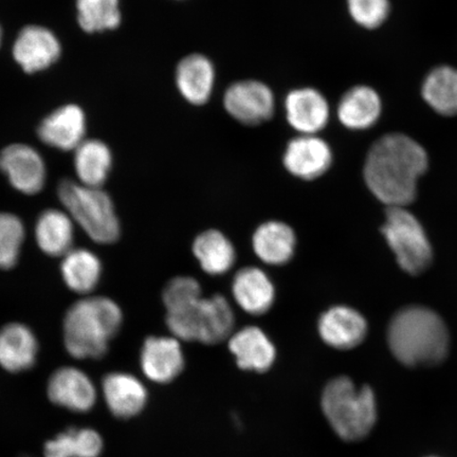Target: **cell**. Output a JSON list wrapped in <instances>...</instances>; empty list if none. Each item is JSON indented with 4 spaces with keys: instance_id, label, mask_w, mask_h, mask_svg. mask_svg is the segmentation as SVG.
I'll use <instances>...</instances> for the list:
<instances>
[{
    "instance_id": "18",
    "label": "cell",
    "mask_w": 457,
    "mask_h": 457,
    "mask_svg": "<svg viewBox=\"0 0 457 457\" xmlns=\"http://www.w3.org/2000/svg\"><path fill=\"white\" fill-rule=\"evenodd\" d=\"M38 345L32 330L21 323L0 329V365L11 373H20L36 363Z\"/></svg>"
},
{
    "instance_id": "30",
    "label": "cell",
    "mask_w": 457,
    "mask_h": 457,
    "mask_svg": "<svg viewBox=\"0 0 457 457\" xmlns=\"http://www.w3.org/2000/svg\"><path fill=\"white\" fill-rule=\"evenodd\" d=\"M78 21L87 33L114 30L121 25L120 0H77Z\"/></svg>"
},
{
    "instance_id": "1",
    "label": "cell",
    "mask_w": 457,
    "mask_h": 457,
    "mask_svg": "<svg viewBox=\"0 0 457 457\" xmlns=\"http://www.w3.org/2000/svg\"><path fill=\"white\" fill-rule=\"evenodd\" d=\"M425 148L410 137L391 134L377 140L364 164L370 192L387 208H405L416 198L417 182L428 170Z\"/></svg>"
},
{
    "instance_id": "25",
    "label": "cell",
    "mask_w": 457,
    "mask_h": 457,
    "mask_svg": "<svg viewBox=\"0 0 457 457\" xmlns=\"http://www.w3.org/2000/svg\"><path fill=\"white\" fill-rule=\"evenodd\" d=\"M112 165V151L101 140H85L74 151V169L79 184L84 186L102 187L107 180Z\"/></svg>"
},
{
    "instance_id": "33",
    "label": "cell",
    "mask_w": 457,
    "mask_h": 457,
    "mask_svg": "<svg viewBox=\"0 0 457 457\" xmlns=\"http://www.w3.org/2000/svg\"><path fill=\"white\" fill-rule=\"evenodd\" d=\"M2 41H3V32H2V28H0V46H2Z\"/></svg>"
},
{
    "instance_id": "14",
    "label": "cell",
    "mask_w": 457,
    "mask_h": 457,
    "mask_svg": "<svg viewBox=\"0 0 457 457\" xmlns=\"http://www.w3.org/2000/svg\"><path fill=\"white\" fill-rule=\"evenodd\" d=\"M140 362L143 373L157 384L173 381L185 367L180 343L170 337L147 338L142 347Z\"/></svg>"
},
{
    "instance_id": "13",
    "label": "cell",
    "mask_w": 457,
    "mask_h": 457,
    "mask_svg": "<svg viewBox=\"0 0 457 457\" xmlns=\"http://www.w3.org/2000/svg\"><path fill=\"white\" fill-rule=\"evenodd\" d=\"M286 119L301 135H316L327 127L329 105L317 89L306 87L290 91L285 100Z\"/></svg>"
},
{
    "instance_id": "2",
    "label": "cell",
    "mask_w": 457,
    "mask_h": 457,
    "mask_svg": "<svg viewBox=\"0 0 457 457\" xmlns=\"http://www.w3.org/2000/svg\"><path fill=\"white\" fill-rule=\"evenodd\" d=\"M393 355L410 368L442 363L449 352V333L443 319L428 308H403L393 317L387 330Z\"/></svg>"
},
{
    "instance_id": "8",
    "label": "cell",
    "mask_w": 457,
    "mask_h": 457,
    "mask_svg": "<svg viewBox=\"0 0 457 457\" xmlns=\"http://www.w3.org/2000/svg\"><path fill=\"white\" fill-rule=\"evenodd\" d=\"M226 112L244 125L255 127L270 121L276 99L268 86L255 79H244L228 86L224 96Z\"/></svg>"
},
{
    "instance_id": "23",
    "label": "cell",
    "mask_w": 457,
    "mask_h": 457,
    "mask_svg": "<svg viewBox=\"0 0 457 457\" xmlns=\"http://www.w3.org/2000/svg\"><path fill=\"white\" fill-rule=\"evenodd\" d=\"M295 236L289 226L279 221H268L257 228L253 249L266 264L283 265L295 253Z\"/></svg>"
},
{
    "instance_id": "12",
    "label": "cell",
    "mask_w": 457,
    "mask_h": 457,
    "mask_svg": "<svg viewBox=\"0 0 457 457\" xmlns=\"http://www.w3.org/2000/svg\"><path fill=\"white\" fill-rule=\"evenodd\" d=\"M46 145L61 151H76L85 141L86 116L81 107L67 104L48 114L37 129Z\"/></svg>"
},
{
    "instance_id": "17",
    "label": "cell",
    "mask_w": 457,
    "mask_h": 457,
    "mask_svg": "<svg viewBox=\"0 0 457 457\" xmlns=\"http://www.w3.org/2000/svg\"><path fill=\"white\" fill-rule=\"evenodd\" d=\"M215 68L207 56L194 54L184 57L176 68V85L185 100L204 105L213 94Z\"/></svg>"
},
{
    "instance_id": "9",
    "label": "cell",
    "mask_w": 457,
    "mask_h": 457,
    "mask_svg": "<svg viewBox=\"0 0 457 457\" xmlns=\"http://www.w3.org/2000/svg\"><path fill=\"white\" fill-rule=\"evenodd\" d=\"M0 170L11 186L26 195L41 192L47 174L42 156L24 143H14L0 152Z\"/></svg>"
},
{
    "instance_id": "7",
    "label": "cell",
    "mask_w": 457,
    "mask_h": 457,
    "mask_svg": "<svg viewBox=\"0 0 457 457\" xmlns=\"http://www.w3.org/2000/svg\"><path fill=\"white\" fill-rule=\"evenodd\" d=\"M382 233L405 272L417 276L431 265L433 253L424 228L404 208H387Z\"/></svg>"
},
{
    "instance_id": "3",
    "label": "cell",
    "mask_w": 457,
    "mask_h": 457,
    "mask_svg": "<svg viewBox=\"0 0 457 457\" xmlns=\"http://www.w3.org/2000/svg\"><path fill=\"white\" fill-rule=\"evenodd\" d=\"M122 321L121 308L105 296H90L74 303L64 319L67 352L77 359L105 356L108 345L119 333Z\"/></svg>"
},
{
    "instance_id": "29",
    "label": "cell",
    "mask_w": 457,
    "mask_h": 457,
    "mask_svg": "<svg viewBox=\"0 0 457 457\" xmlns=\"http://www.w3.org/2000/svg\"><path fill=\"white\" fill-rule=\"evenodd\" d=\"M103 442L91 428H79L59 434L45 445L46 457H98Z\"/></svg>"
},
{
    "instance_id": "15",
    "label": "cell",
    "mask_w": 457,
    "mask_h": 457,
    "mask_svg": "<svg viewBox=\"0 0 457 457\" xmlns=\"http://www.w3.org/2000/svg\"><path fill=\"white\" fill-rule=\"evenodd\" d=\"M51 402L74 412H87L94 407L96 393L93 382L82 370L74 368L57 370L48 385Z\"/></svg>"
},
{
    "instance_id": "31",
    "label": "cell",
    "mask_w": 457,
    "mask_h": 457,
    "mask_svg": "<svg viewBox=\"0 0 457 457\" xmlns=\"http://www.w3.org/2000/svg\"><path fill=\"white\" fill-rule=\"evenodd\" d=\"M25 228L19 217L0 213V270H11L19 261Z\"/></svg>"
},
{
    "instance_id": "21",
    "label": "cell",
    "mask_w": 457,
    "mask_h": 457,
    "mask_svg": "<svg viewBox=\"0 0 457 457\" xmlns=\"http://www.w3.org/2000/svg\"><path fill=\"white\" fill-rule=\"evenodd\" d=\"M382 110L380 96L369 86H355L343 95L338 110L340 122L346 129H368L378 121Z\"/></svg>"
},
{
    "instance_id": "26",
    "label": "cell",
    "mask_w": 457,
    "mask_h": 457,
    "mask_svg": "<svg viewBox=\"0 0 457 457\" xmlns=\"http://www.w3.org/2000/svg\"><path fill=\"white\" fill-rule=\"evenodd\" d=\"M62 276L74 293L89 294L98 285L102 273L101 262L95 253L86 249H72L64 256L61 266Z\"/></svg>"
},
{
    "instance_id": "20",
    "label": "cell",
    "mask_w": 457,
    "mask_h": 457,
    "mask_svg": "<svg viewBox=\"0 0 457 457\" xmlns=\"http://www.w3.org/2000/svg\"><path fill=\"white\" fill-rule=\"evenodd\" d=\"M103 393L108 408L120 419H129L141 412L147 392L136 377L124 373L107 375L103 380Z\"/></svg>"
},
{
    "instance_id": "19",
    "label": "cell",
    "mask_w": 457,
    "mask_h": 457,
    "mask_svg": "<svg viewBox=\"0 0 457 457\" xmlns=\"http://www.w3.org/2000/svg\"><path fill=\"white\" fill-rule=\"evenodd\" d=\"M228 348L243 370L264 373L276 359V348L271 341L264 331L254 327L243 328L233 335Z\"/></svg>"
},
{
    "instance_id": "28",
    "label": "cell",
    "mask_w": 457,
    "mask_h": 457,
    "mask_svg": "<svg viewBox=\"0 0 457 457\" xmlns=\"http://www.w3.org/2000/svg\"><path fill=\"white\" fill-rule=\"evenodd\" d=\"M422 96L434 111L444 116L457 114V70L442 66L428 74Z\"/></svg>"
},
{
    "instance_id": "32",
    "label": "cell",
    "mask_w": 457,
    "mask_h": 457,
    "mask_svg": "<svg viewBox=\"0 0 457 457\" xmlns=\"http://www.w3.org/2000/svg\"><path fill=\"white\" fill-rule=\"evenodd\" d=\"M347 8L353 21L367 29L380 27L390 13L388 0H347Z\"/></svg>"
},
{
    "instance_id": "22",
    "label": "cell",
    "mask_w": 457,
    "mask_h": 457,
    "mask_svg": "<svg viewBox=\"0 0 457 457\" xmlns=\"http://www.w3.org/2000/svg\"><path fill=\"white\" fill-rule=\"evenodd\" d=\"M232 291L237 304L254 316L267 312L273 304V285L259 268L248 267L239 270L233 279Z\"/></svg>"
},
{
    "instance_id": "16",
    "label": "cell",
    "mask_w": 457,
    "mask_h": 457,
    "mask_svg": "<svg viewBox=\"0 0 457 457\" xmlns=\"http://www.w3.org/2000/svg\"><path fill=\"white\" fill-rule=\"evenodd\" d=\"M319 333L329 346L351 350L364 340L368 324L361 314L353 308L336 306L320 318Z\"/></svg>"
},
{
    "instance_id": "27",
    "label": "cell",
    "mask_w": 457,
    "mask_h": 457,
    "mask_svg": "<svg viewBox=\"0 0 457 457\" xmlns=\"http://www.w3.org/2000/svg\"><path fill=\"white\" fill-rule=\"evenodd\" d=\"M194 255L203 270L211 276H220L236 262V251L228 239L217 230L205 231L198 236L193 245Z\"/></svg>"
},
{
    "instance_id": "11",
    "label": "cell",
    "mask_w": 457,
    "mask_h": 457,
    "mask_svg": "<svg viewBox=\"0 0 457 457\" xmlns=\"http://www.w3.org/2000/svg\"><path fill=\"white\" fill-rule=\"evenodd\" d=\"M285 168L298 179L313 180L321 177L333 162L327 141L316 135H300L291 140L283 158Z\"/></svg>"
},
{
    "instance_id": "24",
    "label": "cell",
    "mask_w": 457,
    "mask_h": 457,
    "mask_svg": "<svg viewBox=\"0 0 457 457\" xmlns=\"http://www.w3.org/2000/svg\"><path fill=\"white\" fill-rule=\"evenodd\" d=\"M36 238L39 249L50 256H65L73 245L72 220L62 211L50 209L38 217Z\"/></svg>"
},
{
    "instance_id": "5",
    "label": "cell",
    "mask_w": 457,
    "mask_h": 457,
    "mask_svg": "<svg viewBox=\"0 0 457 457\" xmlns=\"http://www.w3.org/2000/svg\"><path fill=\"white\" fill-rule=\"evenodd\" d=\"M165 322L176 339L216 345L231 336L236 319L224 295H198L168 310Z\"/></svg>"
},
{
    "instance_id": "6",
    "label": "cell",
    "mask_w": 457,
    "mask_h": 457,
    "mask_svg": "<svg viewBox=\"0 0 457 457\" xmlns=\"http://www.w3.org/2000/svg\"><path fill=\"white\" fill-rule=\"evenodd\" d=\"M57 195L71 220L96 243L112 244L120 237V224L112 200L102 187L71 179L61 181Z\"/></svg>"
},
{
    "instance_id": "34",
    "label": "cell",
    "mask_w": 457,
    "mask_h": 457,
    "mask_svg": "<svg viewBox=\"0 0 457 457\" xmlns=\"http://www.w3.org/2000/svg\"><path fill=\"white\" fill-rule=\"evenodd\" d=\"M425 457H443V456H438V455H428V456H425Z\"/></svg>"
},
{
    "instance_id": "10",
    "label": "cell",
    "mask_w": 457,
    "mask_h": 457,
    "mask_svg": "<svg viewBox=\"0 0 457 457\" xmlns=\"http://www.w3.org/2000/svg\"><path fill=\"white\" fill-rule=\"evenodd\" d=\"M62 47L55 34L37 25L21 29L13 44L14 61L27 73L47 70L60 59Z\"/></svg>"
},
{
    "instance_id": "4",
    "label": "cell",
    "mask_w": 457,
    "mask_h": 457,
    "mask_svg": "<svg viewBox=\"0 0 457 457\" xmlns=\"http://www.w3.org/2000/svg\"><path fill=\"white\" fill-rule=\"evenodd\" d=\"M322 410L337 436L346 442L367 437L378 419L374 391L368 386L357 387L347 377H338L325 386Z\"/></svg>"
}]
</instances>
